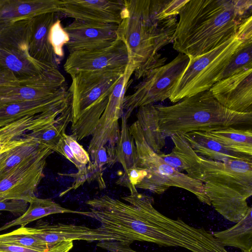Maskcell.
<instances>
[{
    "label": "cell",
    "instance_id": "7a4b0ae2",
    "mask_svg": "<svg viewBox=\"0 0 252 252\" xmlns=\"http://www.w3.org/2000/svg\"><path fill=\"white\" fill-rule=\"evenodd\" d=\"M188 0H125V10L118 25V38L125 44L136 80L166 61L158 53L173 43L178 16Z\"/></svg>",
    "mask_w": 252,
    "mask_h": 252
},
{
    "label": "cell",
    "instance_id": "836d02e7",
    "mask_svg": "<svg viewBox=\"0 0 252 252\" xmlns=\"http://www.w3.org/2000/svg\"><path fill=\"white\" fill-rule=\"evenodd\" d=\"M147 172L145 169L134 166L124 171L123 174L116 182L117 185L127 188L130 193L135 192L137 186L145 177Z\"/></svg>",
    "mask_w": 252,
    "mask_h": 252
},
{
    "label": "cell",
    "instance_id": "f35d334b",
    "mask_svg": "<svg viewBox=\"0 0 252 252\" xmlns=\"http://www.w3.org/2000/svg\"><path fill=\"white\" fill-rule=\"evenodd\" d=\"M96 245L110 252H139L131 249L130 244L118 241H101Z\"/></svg>",
    "mask_w": 252,
    "mask_h": 252
},
{
    "label": "cell",
    "instance_id": "e0dca14e",
    "mask_svg": "<svg viewBox=\"0 0 252 252\" xmlns=\"http://www.w3.org/2000/svg\"><path fill=\"white\" fill-rule=\"evenodd\" d=\"M125 10V0H61V13L82 21L119 25Z\"/></svg>",
    "mask_w": 252,
    "mask_h": 252
},
{
    "label": "cell",
    "instance_id": "8d00e7d4",
    "mask_svg": "<svg viewBox=\"0 0 252 252\" xmlns=\"http://www.w3.org/2000/svg\"><path fill=\"white\" fill-rule=\"evenodd\" d=\"M29 202L19 200L0 201V211H7L16 216H20L27 210Z\"/></svg>",
    "mask_w": 252,
    "mask_h": 252
},
{
    "label": "cell",
    "instance_id": "8992f818",
    "mask_svg": "<svg viewBox=\"0 0 252 252\" xmlns=\"http://www.w3.org/2000/svg\"><path fill=\"white\" fill-rule=\"evenodd\" d=\"M252 37V16L241 25L237 33L213 50L189 59L187 67L168 98L175 103L209 89L220 80L233 55L244 41Z\"/></svg>",
    "mask_w": 252,
    "mask_h": 252
},
{
    "label": "cell",
    "instance_id": "30bf717a",
    "mask_svg": "<svg viewBox=\"0 0 252 252\" xmlns=\"http://www.w3.org/2000/svg\"><path fill=\"white\" fill-rule=\"evenodd\" d=\"M53 152L47 147L0 176V201L19 200L29 203L35 196L44 176L47 158Z\"/></svg>",
    "mask_w": 252,
    "mask_h": 252
},
{
    "label": "cell",
    "instance_id": "4316f807",
    "mask_svg": "<svg viewBox=\"0 0 252 252\" xmlns=\"http://www.w3.org/2000/svg\"><path fill=\"white\" fill-rule=\"evenodd\" d=\"M208 132L214 138L229 149L252 156L251 128L228 127Z\"/></svg>",
    "mask_w": 252,
    "mask_h": 252
},
{
    "label": "cell",
    "instance_id": "4dcf8cb0",
    "mask_svg": "<svg viewBox=\"0 0 252 252\" xmlns=\"http://www.w3.org/2000/svg\"><path fill=\"white\" fill-rule=\"evenodd\" d=\"M0 244L27 247L41 252H50L48 246L45 243L31 235L22 233L17 229L0 234Z\"/></svg>",
    "mask_w": 252,
    "mask_h": 252
},
{
    "label": "cell",
    "instance_id": "603a6c76",
    "mask_svg": "<svg viewBox=\"0 0 252 252\" xmlns=\"http://www.w3.org/2000/svg\"><path fill=\"white\" fill-rule=\"evenodd\" d=\"M63 213L82 215L83 212L67 209L50 199L40 198L35 196L29 202L26 211L17 218L1 226L0 232L15 226H26L32 221L50 215Z\"/></svg>",
    "mask_w": 252,
    "mask_h": 252
},
{
    "label": "cell",
    "instance_id": "ba28073f",
    "mask_svg": "<svg viewBox=\"0 0 252 252\" xmlns=\"http://www.w3.org/2000/svg\"><path fill=\"white\" fill-rule=\"evenodd\" d=\"M32 18L19 21L0 31V69L12 73L18 81L31 79L55 67L35 60L30 54Z\"/></svg>",
    "mask_w": 252,
    "mask_h": 252
},
{
    "label": "cell",
    "instance_id": "5b68a950",
    "mask_svg": "<svg viewBox=\"0 0 252 252\" xmlns=\"http://www.w3.org/2000/svg\"><path fill=\"white\" fill-rule=\"evenodd\" d=\"M124 72H83L71 77L70 130L77 141L94 134L108 96Z\"/></svg>",
    "mask_w": 252,
    "mask_h": 252
},
{
    "label": "cell",
    "instance_id": "4fadbf2b",
    "mask_svg": "<svg viewBox=\"0 0 252 252\" xmlns=\"http://www.w3.org/2000/svg\"><path fill=\"white\" fill-rule=\"evenodd\" d=\"M67 91L58 68L51 67L31 79L0 84V106L46 98Z\"/></svg>",
    "mask_w": 252,
    "mask_h": 252
},
{
    "label": "cell",
    "instance_id": "e575fe53",
    "mask_svg": "<svg viewBox=\"0 0 252 252\" xmlns=\"http://www.w3.org/2000/svg\"><path fill=\"white\" fill-rule=\"evenodd\" d=\"M92 163L97 168L105 169V167L114 164L116 160V148L107 146L102 147L90 157Z\"/></svg>",
    "mask_w": 252,
    "mask_h": 252
},
{
    "label": "cell",
    "instance_id": "f1b7e54d",
    "mask_svg": "<svg viewBox=\"0 0 252 252\" xmlns=\"http://www.w3.org/2000/svg\"><path fill=\"white\" fill-rule=\"evenodd\" d=\"M128 118L124 113L121 117V129L116 147V160L122 165L124 171L136 166L137 153L134 139L129 131Z\"/></svg>",
    "mask_w": 252,
    "mask_h": 252
},
{
    "label": "cell",
    "instance_id": "ac0fdd59",
    "mask_svg": "<svg viewBox=\"0 0 252 252\" xmlns=\"http://www.w3.org/2000/svg\"><path fill=\"white\" fill-rule=\"evenodd\" d=\"M60 13H47L33 17L29 42V53L33 59L56 68H58L61 60L55 54L50 43L49 32Z\"/></svg>",
    "mask_w": 252,
    "mask_h": 252
},
{
    "label": "cell",
    "instance_id": "3957f363",
    "mask_svg": "<svg viewBox=\"0 0 252 252\" xmlns=\"http://www.w3.org/2000/svg\"><path fill=\"white\" fill-rule=\"evenodd\" d=\"M252 0H188L179 13L173 48L192 59L235 35L252 16Z\"/></svg>",
    "mask_w": 252,
    "mask_h": 252
},
{
    "label": "cell",
    "instance_id": "6da1fadb",
    "mask_svg": "<svg viewBox=\"0 0 252 252\" xmlns=\"http://www.w3.org/2000/svg\"><path fill=\"white\" fill-rule=\"evenodd\" d=\"M139 124L148 144L160 154L166 138L173 135L251 125L252 113L228 110L207 90L169 106H144Z\"/></svg>",
    "mask_w": 252,
    "mask_h": 252
},
{
    "label": "cell",
    "instance_id": "5bb4252c",
    "mask_svg": "<svg viewBox=\"0 0 252 252\" xmlns=\"http://www.w3.org/2000/svg\"><path fill=\"white\" fill-rule=\"evenodd\" d=\"M17 229L45 243L50 252H69L73 247L74 240L93 242V229L84 225L50 224L39 220L33 226H21Z\"/></svg>",
    "mask_w": 252,
    "mask_h": 252
},
{
    "label": "cell",
    "instance_id": "44dd1931",
    "mask_svg": "<svg viewBox=\"0 0 252 252\" xmlns=\"http://www.w3.org/2000/svg\"><path fill=\"white\" fill-rule=\"evenodd\" d=\"M170 137L174 144L173 149L169 154H158L160 157L179 172L185 170L189 177L201 182L203 173L200 156L193 151L183 134Z\"/></svg>",
    "mask_w": 252,
    "mask_h": 252
},
{
    "label": "cell",
    "instance_id": "2e32d148",
    "mask_svg": "<svg viewBox=\"0 0 252 252\" xmlns=\"http://www.w3.org/2000/svg\"><path fill=\"white\" fill-rule=\"evenodd\" d=\"M118 25L74 20L63 28L69 37L66 46L69 53L102 48L117 39Z\"/></svg>",
    "mask_w": 252,
    "mask_h": 252
},
{
    "label": "cell",
    "instance_id": "484cf974",
    "mask_svg": "<svg viewBox=\"0 0 252 252\" xmlns=\"http://www.w3.org/2000/svg\"><path fill=\"white\" fill-rule=\"evenodd\" d=\"M48 146L24 135L7 152L0 163V176L18 164L42 152Z\"/></svg>",
    "mask_w": 252,
    "mask_h": 252
},
{
    "label": "cell",
    "instance_id": "7c38bea8",
    "mask_svg": "<svg viewBox=\"0 0 252 252\" xmlns=\"http://www.w3.org/2000/svg\"><path fill=\"white\" fill-rule=\"evenodd\" d=\"M129 57L124 42L118 38L111 45L69 53L63 65L71 77L80 72L111 71L125 72Z\"/></svg>",
    "mask_w": 252,
    "mask_h": 252
},
{
    "label": "cell",
    "instance_id": "ffe728a7",
    "mask_svg": "<svg viewBox=\"0 0 252 252\" xmlns=\"http://www.w3.org/2000/svg\"><path fill=\"white\" fill-rule=\"evenodd\" d=\"M67 91L35 100L16 102L0 106V127L27 116L37 115L70 103Z\"/></svg>",
    "mask_w": 252,
    "mask_h": 252
},
{
    "label": "cell",
    "instance_id": "d4e9b609",
    "mask_svg": "<svg viewBox=\"0 0 252 252\" xmlns=\"http://www.w3.org/2000/svg\"><path fill=\"white\" fill-rule=\"evenodd\" d=\"M54 117L49 112L27 116L0 127V146L27 133L53 123Z\"/></svg>",
    "mask_w": 252,
    "mask_h": 252
},
{
    "label": "cell",
    "instance_id": "d6a6232c",
    "mask_svg": "<svg viewBox=\"0 0 252 252\" xmlns=\"http://www.w3.org/2000/svg\"><path fill=\"white\" fill-rule=\"evenodd\" d=\"M49 39L55 54L61 60L63 56V47L68 42L69 37L62 27L60 18L55 21L50 28Z\"/></svg>",
    "mask_w": 252,
    "mask_h": 252
},
{
    "label": "cell",
    "instance_id": "1f68e13d",
    "mask_svg": "<svg viewBox=\"0 0 252 252\" xmlns=\"http://www.w3.org/2000/svg\"><path fill=\"white\" fill-rule=\"evenodd\" d=\"M104 170L97 168L91 161L87 165V168L83 171L78 172L73 174H65L70 177H73L74 182L72 186L63 191L60 194V196L64 195L72 189H75L82 186L85 182L95 181L98 183L101 189L105 188V184L102 177Z\"/></svg>",
    "mask_w": 252,
    "mask_h": 252
},
{
    "label": "cell",
    "instance_id": "f546056e",
    "mask_svg": "<svg viewBox=\"0 0 252 252\" xmlns=\"http://www.w3.org/2000/svg\"><path fill=\"white\" fill-rule=\"evenodd\" d=\"M250 68H252V37L246 39L233 55L220 75L219 81Z\"/></svg>",
    "mask_w": 252,
    "mask_h": 252
},
{
    "label": "cell",
    "instance_id": "60d3db41",
    "mask_svg": "<svg viewBox=\"0 0 252 252\" xmlns=\"http://www.w3.org/2000/svg\"><path fill=\"white\" fill-rule=\"evenodd\" d=\"M18 138L14 139L0 146V163L6 156L7 152L16 144Z\"/></svg>",
    "mask_w": 252,
    "mask_h": 252
},
{
    "label": "cell",
    "instance_id": "d6986e66",
    "mask_svg": "<svg viewBox=\"0 0 252 252\" xmlns=\"http://www.w3.org/2000/svg\"><path fill=\"white\" fill-rule=\"evenodd\" d=\"M59 0H0V31L22 20L50 12H60Z\"/></svg>",
    "mask_w": 252,
    "mask_h": 252
},
{
    "label": "cell",
    "instance_id": "7bdbcfd3",
    "mask_svg": "<svg viewBox=\"0 0 252 252\" xmlns=\"http://www.w3.org/2000/svg\"><path fill=\"white\" fill-rule=\"evenodd\" d=\"M1 215V213H0V215Z\"/></svg>",
    "mask_w": 252,
    "mask_h": 252
},
{
    "label": "cell",
    "instance_id": "9a60e30c",
    "mask_svg": "<svg viewBox=\"0 0 252 252\" xmlns=\"http://www.w3.org/2000/svg\"><path fill=\"white\" fill-rule=\"evenodd\" d=\"M209 91L214 97L228 110L252 113V68L220 80Z\"/></svg>",
    "mask_w": 252,
    "mask_h": 252
},
{
    "label": "cell",
    "instance_id": "52a82bcc",
    "mask_svg": "<svg viewBox=\"0 0 252 252\" xmlns=\"http://www.w3.org/2000/svg\"><path fill=\"white\" fill-rule=\"evenodd\" d=\"M137 153L136 166L145 169L147 175L136 188L161 194L171 187L186 189L201 202L211 205L204 190V184L179 172L167 164L147 143L136 121L129 126Z\"/></svg>",
    "mask_w": 252,
    "mask_h": 252
},
{
    "label": "cell",
    "instance_id": "ab89813d",
    "mask_svg": "<svg viewBox=\"0 0 252 252\" xmlns=\"http://www.w3.org/2000/svg\"><path fill=\"white\" fill-rule=\"evenodd\" d=\"M17 81L12 73L0 69V84L11 83Z\"/></svg>",
    "mask_w": 252,
    "mask_h": 252
},
{
    "label": "cell",
    "instance_id": "277c9868",
    "mask_svg": "<svg viewBox=\"0 0 252 252\" xmlns=\"http://www.w3.org/2000/svg\"><path fill=\"white\" fill-rule=\"evenodd\" d=\"M201 182L211 205L226 220L237 223L246 215L252 195V161H214L200 156Z\"/></svg>",
    "mask_w": 252,
    "mask_h": 252
},
{
    "label": "cell",
    "instance_id": "9c48e42d",
    "mask_svg": "<svg viewBox=\"0 0 252 252\" xmlns=\"http://www.w3.org/2000/svg\"><path fill=\"white\" fill-rule=\"evenodd\" d=\"M189 61L188 56L179 53L169 63L149 71L133 92L125 96L123 109L126 117L128 119L136 108L169 98Z\"/></svg>",
    "mask_w": 252,
    "mask_h": 252
},
{
    "label": "cell",
    "instance_id": "cb8c5ba5",
    "mask_svg": "<svg viewBox=\"0 0 252 252\" xmlns=\"http://www.w3.org/2000/svg\"><path fill=\"white\" fill-rule=\"evenodd\" d=\"M252 208L250 207L245 216L234 226L226 229L212 232L214 237L224 246L252 251Z\"/></svg>",
    "mask_w": 252,
    "mask_h": 252
},
{
    "label": "cell",
    "instance_id": "7402d4cb",
    "mask_svg": "<svg viewBox=\"0 0 252 252\" xmlns=\"http://www.w3.org/2000/svg\"><path fill=\"white\" fill-rule=\"evenodd\" d=\"M199 156L218 161L243 160L252 161V156L232 151L214 138L208 132L192 131L183 134Z\"/></svg>",
    "mask_w": 252,
    "mask_h": 252
},
{
    "label": "cell",
    "instance_id": "74e56055",
    "mask_svg": "<svg viewBox=\"0 0 252 252\" xmlns=\"http://www.w3.org/2000/svg\"><path fill=\"white\" fill-rule=\"evenodd\" d=\"M53 151L62 155L70 162H71L77 169L78 172H80L83 171L87 168V167H83L77 161L69 147L66 143L63 137H62V138L60 139Z\"/></svg>",
    "mask_w": 252,
    "mask_h": 252
},
{
    "label": "cell",
    "instance_id": "b9f144b4",
    "mask_svg": "<svg viewBox=\"0 0 252 252\" xmlns=\"http://www.w3.org/2000/svg\"><path fill=\"white\" fill-rule=\"evenodd\" d=\"M242 252H252V251H242Z\"/></svg>",
    "mask_w": 252,
    "mask_h": 252
},
{
    "label": "cell",
    "instance_id": "d590c367",
    "mask_svg": "<svg viewBox=\"0 0 252 252\" xmlns=\"http://www.w3.org/2000/svg\"><path fill=\"white\" fill-rule=\"evenodd\" d=\"M63 137L69 147L75 159L83 167H86L91 161L89 154L71 135L65 133Z\"/></svg>",
    "mask_w": 252,
    "mask_h": 252
},
{
    "label": "cell",
    "instance_id": "8fae6325",
    "mask_svg": "<svg viewBox=\"0 0 252 252\" xmlns=\"http://www.w3.org/2000/svg\"><path fill=\"white\" fill-rule=\"evenodd\" d=\"M135 70L129 63L109 95L107 105L89 143L88 152L90 157L105 146L116 148L120 134L119 120L124 114V99Z\"/></svg>",
    "mask_w": 252,
    "mask_h": 252
},
{
    "label": "cell",
    "instance_id": "83f0119b",
    "mask_svg": "<svg viewBox=\"0 0 252 252\" xmlns=\"http://www.w3.org/2000/svg\"><path fill=\"white\" fill-rule=\"evenodd\" d=\"M71 122L70 104L57 118L55 123L51 124L25 134V136L37 141L51 148L53 151L65 133L69 123Z\"/></svg>",
    "mask_w": 252,
    "mask_h": 252
}]
</instances>
